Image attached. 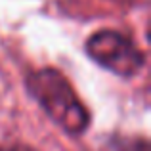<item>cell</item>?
I'll use <instances>...</instances> for the list:
<instances>
[{"mask_svg": "<svg viewBox=\"0 0 151 151\" xmlns=\"http://www.w3.org/2000/svg\"><path fill=\"white\" fill-rule=\"evenodd\" d=\"M27 88L48 117L69 134H82L88 128L90 115L73 86L55 69H38L27 77Z\"/></svg>", "mask_w": 151, "mask_h": 151, "instance_id": "1", "label": "cell"}, {"mask_svg": "<svg viewBox=\"0 0 151 151\" xmlns=\"http://www.w3.org/2000/svg\"><path fill=\"white\" fill-rule=\"evenodd\" d=\"M86 52L98 65L124 78L138 75L145 61L132 38L117 31H100L92 35L86 40Z\"/></svg>", "mask_w": 151, "mask_h": 151, "instance_id": "2", "label": "cell"}, {"mask_svg": "<svg viewBox=\"0 0 151 151\" xmlns=\"http://www.w3.org/2000/svg\"><path fill=\"white\" fill-rule=\"evenodd\" d=\"M117 151H149V144L144 138L138 140H128V142H119Z\"/></svg>", "mask_w": 151, "mask_h": 151, "instance_id": "3", "label": "cell"}, {"mask_svg": "<svg viewBox=\"0 0 151 151\" xmlns=\"http://www.w3.org/2000/svg\"><path fill=\"white\" fill-rule=\"evenodd\" d=\"M0 151H31V149L21 147V145H14V147H0Z\"/></svg>", "mask_w": 151, "mask_h": 151, "instance_id": "4", "label": "cell"}]
</instances>
